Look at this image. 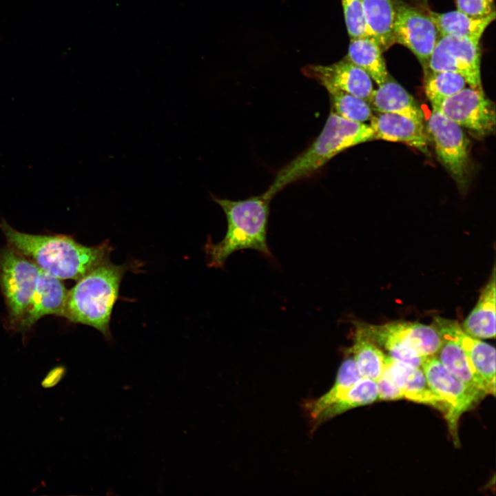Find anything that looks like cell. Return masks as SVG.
<instances>
[{
    "label": "cell",
    "mask_w": 496,
    "mask_h": 496,
    "mask_svg": "<svg viewBox=\"0 0 496 496\" xmlns=\"http://www.w3.org/2000/svg\"><path fill=\"white\" fill-rule=\"evenodd\" d=\"M0 229L7 245L33 262L42 271L60 280H78L110 260L113 249L105 240L85 246L64 234H32L14 229L3 218Z\"/></svg>",
    "instance_id": "cell-1"
},
{
    "label": "cell",
    "mask_w": 496,
    "mask_h": 496,
    "mask_svg": "<svg viewBox=\"0 0 496 496\" xmlns=\"http://www.w3.org/2000/svg\"><path fill=\"white\" fill-rule=\"evenodd\" d=\"M140 266L138 261L117 265L108 260L94 269L68 290L62 317L96 329L111 342V316L122 279Z\"/></svg>",
    "instance_id": "cell-2"
},
{
    "label": "cell",
    "mask_w": 496,
    "mask_h": 496,
    "mask_svg": "<svg viewBox=\"0 0 496 496\" xmlns=\"http://www.w3.org/2000/svg\"><path fill=\"white\" fill-rule=\"evenodd\" d=\"M212 199L223 209L227 229L223 239L218 243H214L211 238H208L205 251L209 267L222 268L230 255L247 249L271 258L267 242L271 199L265 193L244 200H232L214 196Z\"/></svg>",
    "instance_id": "cell-3"
},
{
    "label": "cell",
    "mask_w": 496,
    "mask_h": 496,
    "mask_svg": "<svg viewBox=\"0 0 496 496\" xmlns=\"http://www.w3.org/2000/svg\"><path fill=\"white\" fill-rule=\"evenodd\" d=\"M374 139L370 125L349 121L330 112L316 140L279 170L265 193L272 199L287 185L314 174L342 151Z\"/></svg>",
    "instance_id": "cell-4"
},
{
    "label": "cell",
    "mask_w": 496,
    "mask_h": 496,
    "mask_svg": "<svg viewBox=\"0 0 496 496\" xmlns=\"http://www.w3.org/2000/svg\"><path fill=\"white\" fill-rule=\"evenodd\" d=\"M41 269L8 245L0 249V289L8 311V326L17 330L35 291Z\"/></svg>",
    "instance_id": "cell-5"
},
{
    "label": "cell",
    "mask_w": 496,
    "mask_h": 496,
    "mask_svg": "<svg viewBox=\"0 0 496 496\" xmlns=\"http://www.w3.org/2000/svg\"><path fill=\"white\" fill-rule=\"evenodd\" d=\"M426 131L439 161L459 189L464 192L468 185L472 167L470 141L466 134L459 125L435 108L428 119Z\"/></svg>",
    "instance_id": "cell-6"
},
{
    "label": "cell",
    "mask_w": 496,
    "mask_h": 496,
    "mask_svg": "<svg viewBox=\"0 0 496 496\" xmlns=\"http://www.w3.org/2000/svg\"><path fill=\"white\" fill-rule=\"evenodd\" d=\"M433 108L453 121L472 136L483 139L495 133V103L483 89L465 87L459 92L431 101Z\"/></svg>",
    "instance_id": "cell-7"
},
{
    "label": "cell",
    "mask_w": 496,
    "mask_h": 496,
    "mask_svg": "<svg viewBox=\"0 0 496 496\" xmlns=\"http://www.w3.org/2000/svg\"><path fill=\"white\" fill-rule=\"evenodd\" d=\"M420 367L431 388L446 405L444 417L453 443L458 446L457 431L461 415L473 408L484 396L468 387L452 374L435 355L424 356Z\"/></svg>",
    "instance_id": "cell-8"
},
{
    "label": "cell",
    "mask_w": 496,
    "mask_h": 496,
    "mask_svg": "<svg viewBox=\"0 0 496 496\" xmlns=\"http://www.w3.org/2000/svg\"><path fill=\"white\" fill-rule=\"evenodd\" d=\"M479 42L466 37L441 36L427 67L430 71H449L462 75L469 87L482 89Z\"/></svg>",
    "instance_id": "cell-9"
},
{
    "label": "cell",
    "mask_w": 496,
    "mask_h": 496,
    "mask_svg": "<svg viewBox=\"0 0 496 496\" xmlns=\"http://www.w3.org/2000/svg\"><path fill=\"white\" fill-rule=\"evenodd\" d=\"M393 1L395 43L409 48L425 70L437 41V28L426 12L411 6L403 0Z\"/></svg>",
    "instance_id": "cell-10"
},
{
    "label": "cell",
    "mask_w": 496,
    "mask_h": 496,
    "mask_svg": "<svg viewBox=\"0 0 496 496\" xmlns=\"http://www.w3.org/2000/svg\"><path fill=\"white\" fill-rule=\"evenodd\" d=\"M434 327L462 347L473 373L485 385L488 394L495 393V349L492 345L467 334L455 321L437 317Z\"/></svg>",
    "instance_id": "cell-11"
},
{
    "label": "cell",
    "mask_w": 496,
    "mask_h": 496,
    "mask_svg": "<svg viewBox=\"0 0 496 496\" xmlns=\"http://www.w3.org/2000/svg\"><path fill=\"white\" fill-rule=\"evenodd\" d=\"M302 72L328 92H344L367 102L373 90L370 76L346 58L328 65H309L302 69Z\"/></svg>",
    "instance_id": "cell-12"
},
{
    "label": "cell",
    "mask_w": 496,
    "mask_h": 496,
    "mask_svg": "<svg viewBox=\"0 0 496 496\" xmlns=\"http://www.w3.org/2000/svg\"><path fill=\"white\" fill-rule=\"evenodd\" d=\"M384 369L399 387L403 399L429 405L446 414L445 402L431 388L421 367L386 355Z\"/></svg>",
    "instance_id": "cell-13"
},
{
    "label": "cell",
    "mask_w": 496,
    "mask_h": 496,
    "mask_svg": "<svg viewBox=\"0 0 496 496\" xmlns=\"http://www.w3.org/2000/svg\"><path fill=\"white\" fill-rule=\"evenodd\" d=\"M67 293L61 280L41 270L35 291L17 331H28L45 316L62 317Z\"/></svg>",
    "instance_id": "cell-14"
},
{
    "label": "cell",
    "mask_w": 496,
    "mask_h": 496,
    "mask_svg": "<svg viewBox=\"0 0 496 496\" xmlns=\"http://www.w3.org/2000/svg\"><path fill=\"white\" fill-rule=\"evenodd\" d=\"M375 139L405 143L428 154V137L423 123L392 113H376L370 120Z\"/></svg>",
    "instance_id": "cell-15"
},
{
    "label": "cell",
    "mask_w": 496,
    "mask_h": 496,
    "mask_svg": "<svg viewBox=\"0 0 496 496\" xmlns=\"http://www.w3.org/2000/svg\"><path fill=\"white\" fill-rule=\"evenodd\" d=\"M368 103L375 113L397 114L424 123V113L414 98L389 77L373 89Z\"/></svg>",
    "instance_id": "cell-16"
},
{
    "label": "cell",
    "mask_w": 496,
    "mask_h": 496,
    "mask_svg": "<svg viewBox=\"0 0 496 496\" xmlns=\"http://www.w3.org/2000/svg\"><path fill=\"white\" fill-rule=\"evenodd\" d=\"M380 327L422 357L435 355L442 344V337L434 326L396 321L380 324Z\"/></svg>",
    "instance_id": "cell-17"
},
{
    "label": "cell",
    "mask_w": 496,
    "mask_h": 496,
    "mask_svg": "<svg viewBox=\"0 0 496 496\" xmlns=\"http://www.w3.org/2000/svg\"><path fill=\"white\" fill-rule=\"evenodd\" d=\"M495 268L462 328L468 335L482 339L495 337Z\"/></svg>",
    "instance_id": "cell-18"
},
{
    "label": "cell",
    "mask_w": 496,
    "mask_h": 496,
    "mask_svg": "<svg viewBox=\"0 0 496 496\" xmlns=\"http://www.w3.org/2000/svg\"><path fill=\"white\" fill-rule=\"evenodd\" d=\"M367 37L373 39L382 52L395 43L393 0H361Z\"/></svg>",
    "instance_id": "cell-19"
},
{
    "label": "cell",
    "mask_w": 496,
    "mask_h": 496,
    "mask_svg": "<svg viewBox=\"0 0 496 496\" xmlns=\"http://www.w3.org/2000/svg\"><path fill=\"white\" fill-rule=\"evenodd\" d=\"M426 12L441 36L466 37L479 42L486 28L495 19V12L482 18L471 17L458 10L446 13L431 10Z\"/></svg>",
    "instance_id": "cell-20"
},
{
    "label": "cell",
    "mask_w": 496,
    "mask_h": 496,
    "mask_svg": "<svg viewBox=\"0 0 496 496\" xmlns=\"http://www.w3.org/2000/svg\"><path fill=\"white\" fill-rule=\"evenodd\" d=\"M345 58L364 70L378 85L384 83L389 78L382 51L372 38H351Z\"/></svg>",
    "instance_id": "cell-21"
},
{
    "label": "cell",
    "mask_w": 496,
    "mask_h": 496,
    "mask_svg": "<svg viewBox=\"0 0 496 496\" xmlns=\"http://www.w3.org/2000/svg\"><path fill=\"white\" fill-rule=\"evenodd\" d=\"M440 335L442 342L437 352V358L441 363L468 387L484 397L488 395L484 383L472 371L466 354L459 343L448 335Z\"/></svg>",
    "instance_id": "cell-22"
},
{
    "label": "cell",
    "mask_w": 496,
    "mask_h": 496,
    "mask_svg": "<svg viewBox=\"0 0 496 496\" xmlns=\"http://www.w3.org/2000/svg\"><path fill=\"white\" fill-rule=\"evenodd\" d=\"M378 400L376 381L361 378L341 397L322 411L313 421L318 426L350 409L371 404Z\"/></svg>",
    "instance_id": "cell-23"
},
{
    "label": "cell",
    "mask_w": 496,
    "mask_h": 496,
    "mask_svg": "<svg viewBox=\"0 0 496 496\" xmlns=\"http://www.w3.org/2000/svg\"><path fill=\"white\" fill-rule=\"evenodd\" d=\"M348 351L353 355L362 378L376 381L381 376L385 367L386 355L356 328L353 346Z\"/></svg>",
    "instance_id": "cell-24"
},
{
    "label": "cell",
    "mask_w": 496,
    "mask_h": 496,
    "mask_svg": "<svg viewBox=\"0 0 496 496\" xmlns=\"http://www.w3.org/2000/svg\"><path fill=\"white\" fill-rule=\"evenodd\" d=\"M362 377L353 356L349 355L341 364L334 384L323 395L307 402L306 409L313 420L322 411L341 397Z\"/></svg>",
    "instance_id": "cell-25"
},
{
    "label": "cell",
    "mask_w": 496,
    "mask_h": 496,
    "mask_svg": "<svg viewBox=\"0 0 496 496\" xmlns=\"http://www.w3.org/2000/svg\"><path fill=\"white\" fill-rule=\"evenodd\" d=\"M331 112L345 119L364 123L370 121L373 112L369 103L356 96L342 91L328 92Z\"/></svg>",
    "instance_id": "cell-26"
},
{
    "label": "cell",
    "mask_w": 496,
    "mask_h": 496,
    "mask_svg": "<svg viewBox=\"0 0 496 496\" xmlns=\"http://www.w3.org/2000/svg\"><path fill=\"white\" fill-rule=\"evenodd\" d=\"M424 90L429 101L452 96L466 87L460 74L449 71H424Z\"/></svg>",
    "instance_id": "cell-27"
},
{
    "label": "cell",
    "mask_w": 496,
    "mask_h": 496,
    "mask_svg": "<svg viewBox=\"0 0 496 496\" xmlns=\"http://www.w3.org/2000/svg\"><path fill=\"white\" fill-rule=\"evenodd\" d=\"M350 38L367 37L361 0H341Z\"/></svg>",
    "instance_id": "cell-28"
},
{
    "label": "cell",
    "mask_w": 496,
    "mask_h": 496,
    "mask_svg": "<svg viewBox=\"0 0 496 496\" xmlns=\"http://www.w3.org/2000/svg\"><path fill=\"white\" fill-rule=\"evenodd\" d=\"M457 10L473 17H486L495 12L494 0H455Z\"/></svg>",
    "instance_id": "cell-29"
},
{
    "label": "cell",
    "mask_w": 496,
    "mask_h": 496,
    "mask_svg": "<svg viewBox=\"0 0 496 496\" xmlns=\"http://www.w3.org/2000/svg\"><path fill=\"white\" fill-rule=\"evenodd\" d=\"M378 400H398L403 399L399 387L384 369L376 380Z\"/></svg>",
    "instance_id": "cell-30"
},
{
    "label": "cell",
    "mask_w": 496,
    "mask_h": 496,
    "mask_svg": "<svg viewBox=\"0 0 496 496\" xmlns=\"http://www.w3.org/2000/svg\"><path fill=\"white\" fill-rule=\"evenodd\" d=\"M65 369L62 368L61 366L52 369L50 371L48 372L45 378H53L48 382L45 387L48 388L56 385L60 381V380L62 379L65 374Z\"/></svg>",
    "instance_id": "cell-31"
},
{
    "label": "cell",
    "mask_w": 496,
    "mask_h": 496,
    "mask_svg": "<svg viewBox=\"0 0 496 496\" xmlns=\"http://www.w3.org/2000/svg\"><path fill=\"white\" fill-rule=\"evenodd\" d=\"M422 1H426V0H422Z\"/></svg>",
    "instance_id": "cell-32"
}]
</instances>
